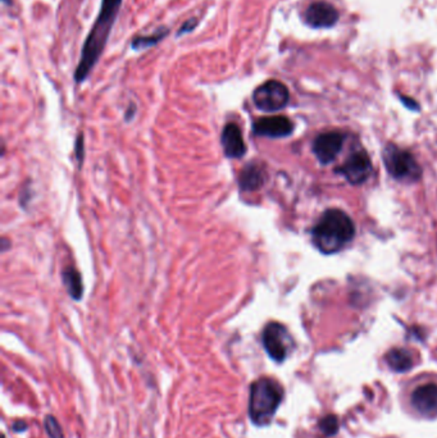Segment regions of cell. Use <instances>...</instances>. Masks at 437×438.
Segmentation results:
<instances>
[{
  "label": "cell",
  "mask_w": 437,
  "mask_h": 438,
  "mask_svg": "<svg viewBox=\"0 0 437 438\" xmlns=\"http://www.w3.org/2000/svg\"><path fill=\"white\" fill-rule=\"evenodd\" d=\"M221 144L223 153L230 159H240L246 153V145L244 141L243 132L236 123H227L222 130Z\"/></svg>",
  "instance_id": "11"
},
{
  "label": "cell",
  "mask_w": 437,
  "mask_h": 438,
  "mask_svg": "<svg viewBox=\"0 0 437 438\" xmlns=\"http://www.w3.org/2000/svg\"><path fill=\"white\" fill-rule=\"evenodd\" d=\"M284 398L283 386L273 378L262 377L253 382L249 396V416L258 427H264L272 422L278 406Z\"/></svg>",
  "instance_id": "3"
},
{
  "label": "cell",
  "mask_w": 437,
  "mask_h": 438,
  "mask_svg": "<svg viewBox=\"0 0 437 438\" xmlns=\"http://www.w3.org/2000/svg\"><path fill=\"white\" fill-rule=\"evenodd\" d=\"M386 363L394 372L403 373L413 368L414 357L411 351L402 349V348H395V349L390 350L386 354Z\"/></svg>",
  "instance_id": "14"
},
{
  "label": "cell",
  "mask_w": 437,
  "mask_h": 438,
  "mask_svg": "<svg viewBox=\"0 0 437 438\" xmlns=\"http://www.w3.org/2000/svg\"><path fill=\"white\" fill-rule=\"evenodd\" d=\"M383 163L390 175L399 181H415L421 177V167L413 155L397 145H389L383 152Z\"/></svg>",
  "instance_id": "4"
},
{
  "label": "cell",
  "mask_w": 437,
  "mask_h": 438,
  "mask_svg": "<svg viewBox=\"0 0 437 438\" xmlns=\"http://www.w3.org/2000/svg\"><path fill=\"white\" fill-rule=\"evenodd\" d=\"M262 342L268 355L277 363H283L292 348V340L284 325L271 322L266 325Z\"/></svg>",
  "instance_id": "7"
},
{
  "label": "cell",
  "mask_w": 437,
  "mask_h": 438,
  "mask_svg": "<svg viewBox=\"0 0 437 438\" xmlns=\"http://www.w3.org/2000/svg\"><path fill=\"white\" fill-rule=\"evenodd\" d=\"M62 278H63L65 289L73 300H81L82 295H84L81 275L74 268L67 267L62 273Z\"/></svg>",
  "instance_id": "15"
},
{
  "label": "cell",
  "mask_w": 437,
  "mask_h": 438,
  "mask_svg": "<svg viewBox=\"0 0 437 438\" xmlns=\"http://www.w3.org/2000/svg\"><path fill=\"white\" fill-rule=\"evenodd\" d=\"M354 235V223L348 214L339 209H330L313 228L312 238L319 252L333 254L350 243Z\"/></svg>",
  "instance_id": "2"
},
{
  "label": "cell",
  "mask_w": 437,
  "mask_h": 438,
  "mask_svg": "<svg viewBox=\"0 0 437 438\" xmlns=\"http://www.w3.org/2000/svg\"><path fill=\"white\" fill-rule=\"evenodd\" d=\"M290 99L289 89L283 82L269 80L262 83L253 92V102L255 106L267 113H273L284 109Z\"/></svg>",
  "instance_id": "6"
},
{
  "label": "cell",
  "mask_w": 437,
  "mask_h": 438,
  "mask_svg": "<svg viewBox=\"0 0 437 438\" xmlns=\"http://www.w3.org/2000/svg\"><path fill=\"white\" fill-rule=\"evenodd\" d=\"M44 427H45V432H47L49 438H65V433H63L61 424L58 423L57 419L53 415L45 416Z\"/></svg>",
  "instance_id": "17"
},
{
  "label": "cell",
  "mask_w": 437,
  "mask_h": 438,
  "mask_svg": "<svg viewBox=\"0 0 437 438\" xmlns=\"http://www.w3.org/2000/svg\"><path fill=\"white\" fill-rule=\"evenodd\" d=\"M121 4L122 0H103L97 21L91 27L89 36L82 47L81 58L74 72V81L77 83H81L89 77L93 68L102 57Z\"/></svg>",
  "instance_id": "1"
},
{
  "label": "cell",
  "mask_w": 437,
  "mask_h": 438,
  "mask_svg": "<svg viewBox=\"0 0 437 438\" xmlns=\"http://www.w3.org/2000/svg\"><path fill=\"white\" fill-rule=\"evenodd\" d=\"M267 181L266 168L258 162H251L244 167L239 175V187L243 191H257L264 186Z\"/></svg>",
  "instance_id": "13"
},
{
  "label": "cell",
  "mask_w": 437,
  "mask_h": 438,
  "mask_svg": "<svg viewBox=\"0 0 437 438\" xmlns=\"http://www.w3.org/2000/svg\"><path fill=\"white\" fill-rule=\"evenodd\" d=\"M3 438H6V437H4V436H3Z\"/></svg>",
  "instance_id": "23"
},
{
  "label": "cell",
  "mask_w": 437,
  "mask_h": 438,
  "mask_svg": "<svg viewBox=\"0 0 437 438\" xmlns=\"http://www.w3.org/2000/svg\"><path fill=\"white\" fill-rule=\"evenodd\" d=\"M292 122L284 115L263 117L253 123V132L263 138H280L292 135Z\"/></svg>",
  "instance_id": "9"
},
{
  "label": "cell",
  "mask_w": 437,
  "mask_h": 438,
  "mask_svg": "<svg viewBox=\"0 0 437 438\" xmlns=\"http://www.w3.org/2000/svg\"><path fill=\"white\" fill-rule=\"evenodd\" d=\"M3 3H7V4H10V3H12V0H3Z\"/></svg>",
  "instance_id": "22"
},
{
  "label": "cell",
  "mask_w": 437,
  "mask_h": 438,
  "mask_svg": "<svg viewBox=\"0 0 437 438\" xmlns=\"http://www.w3.org/2000/svg\"><path fill=\"white\" fill-rule=\"evenodd\" d=\"M13 430L15 432H24V430L29 428V425H27V423L24 422V421H18V422L13 423Z\"/></svg>",
  "instance_id": "21"
},
{
  "label": "cell",
  "mask_w": 437,
  "mask_h": 438,
  "mask_svg": "<svg viewBox=\"0 0 437 438\" xmlns=\"http://www.w3.org/2000/svg\"><path fill=\"white\" fill-rule=\"evenodd\" d=\"M167 35H168V29H167V27H162V29H159L158 31H155L153 35L135 38V39L132 40L131 47L135 49V50L150 48V47H153L155 44H158L159 41L163 40Z\"/></svg>",
  "instance_id": "16"
},
{
  "label": "cell",
  "mask_w": 437,
  "mask_h": 438,
  "mask_svg": "<svg viewBox=\"0 0 437 438\" xmlns=\"http://www.w3.org/2000/svg\"><path fill=\"white\" fill-rule=\"evenodd\" d=\"M84 150H85V147H84V136H79L77 138V141H76V158H77V161L79 163L81 164V162H84Z\"/></svg>",
  "instance_id": "20"
},
{
  "label": "cell",
  "mask_w": 437,
  "mask_h": 438,
  "mask_svg": "<svg viewBox=\"0 0 437 438\" xmlns=\"http://www.w3.org/2000/svg\"><path fill=\"white\" fill-rule=\"evenodd\" d=\"M319 427L324 432V435L327 436H332L335 435L337 430H339V422H337V418L333 416V415H327L326 418H324L321 423H319Z\"/></svg>",
  "instance_id": "18"
},
{
  "label": "cell",
  "mask_w": 437,
  "mask_h": 438,
  "mask_svg": "<svg viewBox=\"0 0 437 438\" xmlns=\"http://www.w3.org/2000/svg\"><path fill=\"white\" fill-rule=\"evenodd\" d=\"M196 24H198V21H196L195 18L189 19L187 22H185V24L181 26V29H180V31H178V36H181V35H184V33H191L193 30H195Z\"/></svg>",
  "instance_id": "19"
},
{
  "label": "cell",
  "mask_w": 437,
  "mask_h": 438,
  "mask_svg": "<svg viewBox=\"0 0 437 438\" xmlns=\"http://www.w3.org/2000/svg\"><path fill=\"white\" fill-rule=\"evenodd\" d=\"M408 404L422 418L437 416V382L432 380L414 383L409 389Z\"/></svg>",
  "instance_id": "5"
},
{
  "label": "cell",
  "mask_w": 437,
  "mask_h": 438,
  "mask_svg": "<svg viewBox=\"0 0 437 438\" xmlns=\"http://www.w3.org/2000/svg\"><path fill=\"white\" fill-rule=\"evenodd\" d=\"M342 144H344V135L339 131L324 132L315 140L313 153L322 164H328L339 155Z\"/></svg>",
  "instance_id": "10"
},
{
  "label": "cell",
  "mask_w": 437,
  "mask_h": 438,
  "mask_svg": "<svg viewBox=\"0 0 437 438\" xmlns=\"http://www.w3.org/2000/svg\"><path fill=\"white\" fill-rule=\"evenodd\" d=\"M353 185L363 184L372 173V163L365 152H356L350 155L347 162L337 170Z\"/></svg>",
  "instance_id": "8"
},
{
  "label": "cell",
  "mask_w": 437,
  "mask_h": 438,
  "mask_svg": "<svg viewBox=\"0 0 437 438\" xmlns=\"http://www.w3.org/2000/svg\"><path fill=\"white\" fill-rule=\"evenodd\" d=\"M337 19L339 12L333 6L326 1H317L310 4L305 12L307 24L316 29L331 27L337 22Z\"/></svg>",
  "instance_id": "12"
}]
</instances>
